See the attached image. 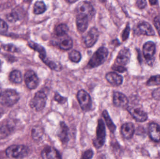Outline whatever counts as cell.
I'll return each mask as SVG.
<instances>
[{
  "label": "cell",
  "instance_id": "1",
  "mask_svg": "<svg viewBox=\"0 0 160 159\" xmlns=\"http://www.w3.org/2000/svg\"><path fill=\"white\" fill-rule=\"evenodd\" d=\"M108 54L109 51L106 47L99 48L91 57L87 67L88 69H92L103 64L107 59Z\"/></svg>",
  "mask_w": 160,
  "mask_h": 159
},
{
  "label": "cell",
  "instance_id": "2",
  "mask_svg": "<svg viewBox=\"0 0 160 159\" xmlns=\"http://www.w3.org/2000/svg\"><path fill=\"white\" fill-rule=\"evenodd\" d=\"M19 99V95L14 90H6L0 92V104L4 106H12L16 104Z\"/></svg>",
  "mask_w": 160,
  "mask_h": 159
},
{
  "label": "cell",
  "instance_id": "3",
  "mask_svg": "<svg viewBox=\"0 0 160 159\" xmlns=\"http://www.w3.org/2000/svg\"><path fill=\"white\" fill-rule=\"evenodd\" d=\"M29 149L28 147L21 145L11 146L6 151L7 156L11 159H21L24 158L28 155Z\"/></svg>",
  "mask_w": 160,
  "mask_h": 159
},
{
  "label": "cell",
  "instance_id": "4",
  "mask_svg": "<svg viewBox=\"0 0 160 159\" xmlns=\"http://www.w3.org/2000/svg\"><path fill=\"white\" fill-rule=\"evenodd\" d=\"M47 101V96L46 93L42 91H40L36 93L34 97L31 100L30 105L32 109L39 112L45 108Z\"/></svg>",
  "mask_w": 160,
  "mask_h": 159
},
{
  "label": "cell",
  "instance_id": "5",
  "mask_svg": "<svg viewBox=\"0 0 160 159\" xmlns=\"http://www.w3.org/2000/svg\"><path fill=\"white\" fill-rule=\"evenodd\" d=\"M106 139V130L105 124L102 119L98 121L96 131V138L93 141V144L97 148H101L105 143Z\"/></svg>",
  "mask_w": 160,
  "mask_h": 159
},
{
  "label": "cell",
  "instance_id": "6",
  "mask_svg": "<svg viewBox=\"0 0 160 159\" xmlns=\"http://www.w3.org/2000/svg\"><path fill=\"white\" fill-rule=\"evenodd\" d=\"M77 99L81 108L83 111L88 112L92 107V100L89 94L84 90L78 91Z\"/></svg>",
  "mask_w": 160,
  "mask_h": 159
},
{
  "label": "cell",
  "instance_id": "7",
  "mask_svg": "<svg viewBox=\"0 0 160 159\" xmlns=\"http://www.w3.org/2000/svg\"><path fill=\"white\" fill-rule=\"evenodd\" d=\"M77 15H85L89 18H91L96 13V11L92 5L89 2L82 1L77 6Z\"/></svg>",
  "mask_w": 160,
  "mask_h": 159
},
{
  "label": "cell",
  "instance_id": "8",
  "mask_svg": "<svg viewBox=\"0 0 160 159\" xmlns=\"http://www.w3.org/2000/svg\"><path fill=\"white\" fill-rule=\"evenodd\" d=\"M99 37V31L95 27L90 29L83 37V42L88 48L93 46L98 41Z\"/></svg>",
  "mask_w": 160,
  "mask_h": 159
},
{
  "label": "cell",
  "instance_id": "9",
  "mask_svg": "<svg viewBox=\"0 0 160 159\" xmlns=\"http://www.w3.org/2000/svg\"><path fill=\"white\" fill-rule=\"evenodd\" d=\"M24 81L29 89H35L39 85V79L34 71H27L24 75Z\"/></svg>",
  "mask_w": 160,
  "mask_h": 159
},
{
  "label": "cell",
  "instance_id": "10",
  "mask_svg": "<svg viewBox=\"0 0 160 159\" xmlns=\"http://www.w3.org/2000/svg\"><path fill=\"white\" fill-rule=\"evenodd\" d=\"M15 122L11 120H6L0 124V139L9 136L15 129Z\"/></svg>",
  "mask_w": 160,
  "mask_h": 159
},
{
  "label": "cell",
  "instance_id": "11",
  "mask_svg": "<svg viewBox=\"0 0 160 159\" xmlns=\"http://www.w3.org/2000/svg\"><path fill=\"white\" fill-rule=\"evenodd\" d=\"M156 44L154 42L148 41L144 44L143 47V54L145 58L148 62L153 60L156 53Z\"/></svg>",
  "mask_w": 160,
  "mask_h": 159
},
{
  "label": "cell",
  "instance_id": "12",
  "mask_svg": "<svg viewBox=\"0 0 160 159\" xmlns=\"http://www.w3.org/2000/svg\"><path fill=\"white\" fill-rule=\"evenodd\" d=\"M41 155L43 159H62L59 151L54 147L49 146L44 147Z\"/></svg>",
  "mask_w": 160,
  "mask_h": 159
},
{
  "label": "cell",
  "instance_id": "13",
  "mask_svg": "<svg viewBox=\"0 0 160 159\" xmlns=\"http://www.w3.org/2000/svg\"><path fill=\"white\" fill-rule=\"evenodd\" d=\"M135 33L138 35H143L148 36L155 35V32L152 26L147 22L139 23L135 30Z\"/></svg>",
  "mask_w": 160,
  "mask_h": 159
},
{
  "label": "cell",
  "instance_id": "14",
  "mask_svg": "<svg viewBox=\"0 0 160 159\" xmlns=\"http://www.w3.org/2000/svg\"><path fill=\"white\" fill-rule=\"evenodd\" d=\"M128 110L132 116L138 122H144L148 119L147 114L137 107H128Z\"/></svg>",
  "mask_w": 160,
  "mask_h": 159
},
{
  "label": "cell",
  "instance_id": "15",
  "mask_svg": "<svg viewBox=\"0 0 160 159\" xmlns=\"http://www.w3.org/2000/svg\"><path fill=\"white\" fill-rule=\"evenodd\" d=\"M130 58V49L127 48H124L118 53L116 59V62L121 66L126 65L129 63Z\"/></svg>",
  "mask_w": 160,
  "mask_h": 159
},
{
  "label": "cell",
  "instance_id": "16",
  "mask_svg": "<svg viewBox=\"0 0 160 159\" xmlns=\"http://www.w3.org/2000/svg\"><path fill=\"white\" fill-rule=\"evenodd\" d=\"M113 102L115 106L124 108L128 106L129 101L125 94L118 91H116L113 96Z\"/></svg>",
  "mask_w": 160,
  "mask_h": 159
},
{
  "label": "cell",
  "instance_id": "17",
  "mask_svg": "<svg viewBox=\"0 0 160 159\" xmlns=\"http://www.w3.org/2000/svg\"><path fill=\"white\" fill-rule=\"evenodd\" d=\"M59 140L62 143L66 144L69 141V129L65 122L61 121L57 133Z\"/></svg>",
  "mask_w": 160,
  "mask_h": 159
},
{
  "label": "cell",
  "instance_id": "18",
  "mask_svg": "<svg viewBox=\"0 0 160 159\" xmlns=\"http://www.w3.org/2000/svg\"><path fill=\"white\" fill-rule=\"evenodd\" d=\"M89 18L85 15L78 14L77 16V26L78 30L83 33L86 30L88 27Z\"/></svg>",
  "mask_w": 160,
  "mask_h": 159
},
{
  "label": "cell",
  "instance_id": "19",
  "mask_svg": "<svg viewBox=\"0 0 160 159\" xmlns=\"http://www.w3.org/2000/svg\"><path fill=\"white\" fill-rule=\"evenodd\" d=\"M105 78L111 85L113 86H119L123 83V77L115 72H110L106 74Z\"/></svg>",
  "mask_w": 160,
  "mask_h": 159
},
{
  "label": "cell",
  "instance_id": "20",
  "mask_svg": "<svg viewBox=\"0 0 160 159\" xmlns=\"http://www.w3.org/2000/svg\"><path fill=\"white\" fill-rule=\"evenodd\" d=\"M121 132L124 138L127 139H131L134 134V125L131 122L125 123L121 127Z\"/></svg>",
  "mask_w": 160,
  "mask_h": 159
},
{
  "label": "cell",
  "instance_id": "21",
  "mask_svg": "<svg viewBox=\"0 0 160 159\" xmlns=\"http://www.w3.org/2000/svg\"><path fill=\"white\" fill-rule=\"evenodd\" d=\"M149 136L153 141L156 142L160 141V126L157 123H152L149 125Z\"/></svg>",
  "mask_w": 160,
  "mask_h": 159
},
{
  "label": "cell",
  "instance_id": "22",
  "mask_svg": "<svg viewBox=\"0 0 160 159\" xmlns=\"http://www.w3.org/2000/svg\"><path fill=\"white\" fill-rule=\"evenodd\" d=\"M62 37V39L58 43L59 48L64 50H68L72 49L73 46L72 39L67 35Z\"/></svg>",
  "mask_w": 160,
  "mask_h": 159
},
{
  "label": "cell",
  "instance_id": "23",
  "mask_svg": "<svg viewBox=\"0 0 160 159\" xmlns=\"http://www.w3.org/2000/svg\"><path fill=\"white\" fill-rule=\"evenodd\" d=\"M28 45L30 48L38 52L39 58L42 60V61L47 58L46 49L42 45L32 41L28 43Z\"/></svg>",
  "mask_w": 160,
  "mask_h": 159
},
{
  "label": "cell",
  "instance_id": "24",
  "mask_svg": "<svg viewBox=\"0 0 160 159\" xmlns=\"http://www.w3.org/2000/svg\"><path fill=\"white\" fill-rule=\"evenodd\" d=\"M44 129L41 126L37 125L34 126L32 129V136L35 141H40L44 135Z\"/></svg>",
  "mask_w": 160,
  "mask_h": 159
},
{
  "label": "cell",
  "instance_id": "25",
  "mask_svg": "<svg viewBox=\"0 0 160 159\" xmlns=\"http://www.w3.org/2000/svg\"><path fill=\"white\" fill-rule=\"evenodd\" d=\"M102 115L104 118V120L106 122V125H107L108 129L112 133H114L116 129V127L114 123L113 122L112 120L111 119L108 111L106 110H104L102 112Z\"/></svg>",
  "mask_w": 160,
  "mask_h": 159
},
{
  "label": "cell",
  "instance_id": "26",
  "mask_svg": "<svg viewBox=\"0 0 160 159\" xmlns=\"http://www.w3.org/2000/svg\"><path fill=\"white\" fill-rule=\"evenodd\" d=\"M68 30H69V28L67 24L65 23H61L59 24L55 28L54 33L57 36L62 37L67 35Z\"/></svg>",
  "mask_w": 160,
  "mask_h": 159
},
{
  "label": "cell",
  "instance_id": "27",
  "mask_svg": "<svg viewBox=\"0 0 160 159\" xmlns=\"http://www.w3.org/2000/svg\"><path fill=\"white\" fill-rule=\"evenodd\" d=\"M47 10V7L43 1H37L35 3L33 7V12L36 15L43 14Z\"/></svg>",
  "mask_w": 160,
  "mask_h": 159
},
{
  "label": "cell",
  "instance_id": "28",
  "mask_svg": "<svg viewBox=\"0 0 160 159\" xmlns=\"http://www.w3.org/2000/svg\"><path fill=\"white\" fill-rule=\"evenodd\" d=\"M9 79L12 83L20 84L22 81V76L20 72L18 70H14L9 75Z\"/></svg>",
  "mask_w": 160,
  "mask_h": 159
},
{
  "label": "cell",
  "instance_id": "29",
  "mask_svg": "<svg viewBox=\"0 0 160 159\" xmlns=\"http://www.w3.org/2000/svg\"><path fill=\"white\" fill-rule=\"evenodd\" d=\"M43 62L52 70L58 72L61 71L62 69V66L60 63L57 64L55 62L47 58L44 59Z\"/></svg>",
  "mask_w": 160,
  "mask_h": 159
},
{
  "label": "cell",
  "instance_id": "30",
  "mask_svg": "<svg viewBox=\"0 0 160 159\" xmlns=\"http://www.w3.org/2000/svg\"><path fill=\"white\" fill-rule=\"evenodd\" d=\"M69 58L73 62H79L82 58V55L79 51L77 50H73L69 53Z\"/></svg>",
  "mask_w": 160,
  "mask_h": 159
},
{
  "label": "cell",
  "instance_id": "31",
  "mask_svg": "<svg viewBox=\"0 0 160 159\" xmlns=\"http://www.w3.org/2000/svg\"><path fill=\"white\" fill-rule=\"evenodd\" d=\"M148 86H155L160 85V75L152 76L147 82Z\"/></svg>",
  "mask_w": 160,
  "mask_h": 159
},
{
  "label": "cell",
  "instance_id": "32",
  "mask_svg": "<svg viewBox=\"0 0 160 159\" xmlns=\"http://www.w3.org/2000/svg\"><path fill=\"white\" fill-rule=\"evenodd\" d=\"M6 18L8 21L12 22V23L16 22L19 19L18 15L15 11H13V12L8 14L7 15Z\"/></svg>",
  "mask_w": 160,
  "mask_h": 159
},
{
  "label": "cell",
  "instance_id": "33",
  "mask_svg": "<svg viewBox=\"0 0 160 159\" xmlns=\"http://www.w3.org/2000/svg\"><path fill=\"white\" fill-rule=\"evenodd\" d=\"M54 101H56L58 103L61 104H64L65 103L68 101V99L66 97L61 96L59 93L56 92L54 97Z\"/></svg>",
  "mask_w": 160,
  "mask_h": 159
},
{
  "label": "cell",
  "instance_id": "34",
  "mask_svg": "<svg viewBox=\"0 0 160 159\" xmlns=\"http://www.w3.org/2000/svg\"><path fill=\"white\" fill-rule=\"evenodd\" d=\"M8 30V25L4 21L0 18V34L6 32Z\"/></svg>",
  "mask_w": 160,
  "mask_h": 159
},
{
  "label": "cell",
  "instance_id": "35",
  "mask_svg": "<svg viewBox=\"0 0 160 159\" xmlns=\"http://www.w3.org/2000/svg\"><path fill=\"white\" fill-rule=\"evenodd\" d=\"M130 31V28L129 25L128 24L122 33V38L123 41H126L128 38Z\"/></svg>",
  "mask_w": 160,
  "mask_h": 159
},
{
  "label": "cell",
  "instance_id": "36",
  "mask_svg": "<svg viewBox=\"0 0 160 159\" xmlns=\"http://www.w3.org/2000/svg\"><path fill=\"white\" fill-rule=\"evenodd\" d=\"M94 153L93 150L88 149L85 151L81 157V159H91L93 157Z\"/></svg>",
  "mask_w": 160,
  "mask_h": 159
},
{
  "label": "cell",
  "instance_id": "37",
  "mask_svg": "<svg viewBox=\"0 0 160 159\" xmlns=\"http://www.w3.org/2000/svg\"><path fill=\"white\" fill-rule=\"evenodd\" d=\"M3 49L6 51L12 52H18V48H17L13 44L5 45L3 46Z\"/></svg>",
  "mask_w": 160,
  "mask_h": 159
},
{
  "label": "cell",
  "instance_id": "38",
  "mask_svg": "<svg viewBox=\"0 0 160 159\" xmlns=\"http://www.w3.org/2000/svg\"><path fill=\"white\" fill-rule=\"evenodd\" d=\"M112 69L113 71L119 72L120 73H124L127 72V68L121 65H114L112 67Z\"/></svg>",
  "mask_w": 160,
  "mask_h": 159
},
{
  "label": "cell",
  "instance_id": "39",
  "mask_svg": "<svg viewBox=\"0 0 160 159\" xmlns=\"http://www.w3.org/2000/svg\"><path fill=\"white\" fill-rule=\"evenodd\" d=\"M154 25L158 30V32L160 35V18L159 16H156L154 20Z\"/></svg>",
  "mask_w": 160,
  "mask_h": 159
},
{
  "label": "cell",
  "instance_id": "40",
  "mask_svg": "<svg viewBox=\"0 0 160 159\" xmlns=\"http://www.w3.org/2000/svg\"><path fill=\"white\" fill-rule=\"evenodd\" d=\"M147 2L144 0H139L136 2V5L139 8L143 9L144 8L147 6Z\"/></svg>",
  "mask_w": 160,
  "mask_h": 159
},
{
  "label": "cell",
  "instance_id": "41",
  "mask_svg": "<svg viewBox=\"0 0 160 159\" xmlns=\"http://www.w3.org/2000/svg\"><path fill=\"white\" fill-rule=\"evenodd\" d=\"M149 2H150V4L151 5H155L157 4L158 2V1H149Z\"/></svg>",
  "mask_w": 160,
  "mask_h": 159
},
{
  "label": "cell",
  "instance_id": "42",
  "mask_svg": "<svg viewBox=\"0 0 160 159\" xmlns=\"http://www.w3.org/2000/svg\"><path fill=\"white\" fill-rule=\"evenodd\" d=\"M67 2H68L70 3H73L76 2H77V1H71V0H69V1H66Z\"/></svg>",
  "mask_w": 160,
  "mask_h": 159
},
{
  "label": "cell",
  "instance_id": "43",
  "mask_svg": "<svg viewBox=\"0 0 160 159\" xmlns=\"http://www.w3.org/2000/svg\"><path fill=\"white\" fill-rule=\"evenodd\" d=\"M2 112H1V111H0V117L2 116Z\"/></svg>",
  "mask_w": 160,
  "mask_h": 159
},
{
  "label": "cell",
  "instance_id": "44",
  "mask_svg": "<svg viewBox=\"0 0 160 159\" xmlns=\"http://www.w3.org/2000/svg\"><path fill=\"white\" fill-rule=\"evenodd\" d=\"M1 60H0V66H1Z\"/></svg>",
  "mask_w": 160,
  "mask_h": 159
},
{
  "label": "cell",
  "instance_id": "45",
  "mask_svg": "<svg viewBox=\"0 0 160 159\" xmlns=\"http://www.w3.org/2000/svg\"></svg>",
  "mask_w": 160,
  "mask_h": 159
}]
</instances>
